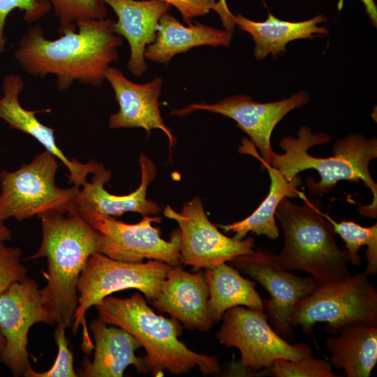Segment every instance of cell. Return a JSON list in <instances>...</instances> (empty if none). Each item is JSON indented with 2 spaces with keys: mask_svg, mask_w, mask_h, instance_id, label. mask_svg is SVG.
Masks as SVG:
<instances>
[{
  "mask_svg": "<svg viewBox=\"0 0 377 377\" xmlns=\"http://www.w3.org/2000/svg\"><path fill=\"white\" fill-rule=\"evenodd\" d=\"M232 262L239 271L266 289L269 297L263 300V306L274 329L284 339L292 338L290 319L296 303L320 285L311 276H299L282 268L268 252L253 251L239 256Z\"/></svg>",
  "mask_w": 377,
  "mask_h": 377,
  "instance_id": "obj_13",
  "label": "cell"
},
{
  "mask_svg": "<svg viewBox=\"0 0 377 377\" xmlns=\"http://www.w3.org/2000/svg\"><path fill=\"white\" fill-rule=\"evenodd\" d=\"M172 267L157 260L127 263L98 252L91 255L79 278L78 305L71 326L74 334L82 327V348L84 353L91 354L94 347L85 317L91 306L112 293L129 288L137 289L147 299L153 300L158 295Z\"/></svg>",
  "mask_w": 377,
  "mask_h": 377,
  "instance_id": "obj_6",
  "label": "cell"
},
{
  "mask_svg": "<svg viewBox=\"0 0 377 377\" xmlns=\"http://www.w3.org/2000/svg\"><path fill=\"white\" fill-rule=\"evenodd\" d=\"M205 276L209 293L208 309L214 322L220 321L227 310L237 306L265 310L256 283L243 277L237 269L224 263L207 269Z\"/></svg>",
  "mask_w": 377,
  "mask_h": 377,
  "instance_id": "obj_25",
  "label": "cell"
},
{
  "mask_svg": "<svg viewBox=\"0 0 377 377\" xmlns=\"http://www.w3.org/2000/svg\"><path fill=\"white\" fill-rule=\"evenodd\" d=\"M212 10L219 15L225 29L232 33L235 26L234 15L230 11L226 0H219L215 3Z\"/></svg>",
  "mask_w": 377,
  "mask_h": 377,
  "instance_id": "obj_33",
  "label": "cell"
},
{
  "mask_svg": "<svg viewBox=\"0 0 377 377\" xmlns=\"http://www.w3.org/2000/svg\"><path fill=\"white\" fill-rule=\"evenodd\" d=\"M24 88V80L18 74H9L3 78V95L0 98V119L10 128L35 138L67 168L68 182L81 186L87 180L88 175L93 174L101 163L94 161L81 163L67 158L56 143L54 130L42 124L36 116L37 112H49L50 110H29L22 106L20 95Z\"/></svg>",
  "mask_w": 377,
  "mask_h": 377,
  "instance_id": "obj_16",
  "label": "cell"
},
{
  "mask_svg": "<svg viewBox=\"0 0 377 377\" xmlns=\"http://www.w3.org/2000/svg\"><path fill=\"white\" fill-rule=\"evenodd\" d=\"M95 306L105 322L126 330L138 340L146 351L143 362L154 376H162L165 370L186 374L195 367L205 376L219 372L216 357L189 349L179 339V322L156 314L138 293L124 299L108 296Z\"/></svg>",
  "mask_w": 377,
  "mask_h": 377,
  "instance_id": "obj_4",
  "label": "cell"
},
{
  "mask_svg": "<svg viewBox=\"0 0 377 377\" xmlns=\"http://www.w3.org/2000/svg\"><path fill=\"white\" fill-rule=\"evenodd\" d=\"M309 99L305 91H300L281 101L263 103L254 102L247 95L237 94L213 104L193 103L185 108L175 110L172 113L183 116L193 111L204 110L233 119L258 149L262 162L270 164L274 153L270 142L274 128L289 112L305 105Z\"/></svg>",
  "mask_w": 377,
  "mask_h": 377,
  "instance_id": "obj_14",
  "label": "cell"
},
{
  "mask_svg": "<svg viewBox=\"0 0 377 377\" xmlns=\"http://www.w3.org/2000/svg\"><path fill=\"white\" fill-rule=\"evenodd\" d=\"M232 33L200 22L185 26L169 13L160 19L156 37L147 46L145 57L154 62L168 65L176 54L185 53L191 48L209 45L228 46Z\"/></svg>",
  "mask_w": 377,
  "mask_h": 377,
  "instance_id": "obj_21",
  "label": "cell"
},
{
  "mask_svg": "<svg viewBox=\"0 0 377 377\" xmlns=\"http://www.w3.org/2000/svg\"><path fill=\"white\" fill-rule=\"evenodd\" d=\"M113 24L108 18L78 21L77 30L66 31L55 40L46 38L42 27L34 25L22 36L15 59L30 75L55 76L60 91L74 82L101 87L123 45L122 37L113 31Z\"/></svg>",
  "mask_w": 377,
  "mask_h": 377,
  "instance_id": "obj_1",
  "label": "cell"
},
{
  "mask_svg": "<svg viewBox=\"0 0 377 377\" xmlns=\"http://www.w3.org/2000/svg\"><path fill=\"white\" fill-rule=\"evenodd\" d=\"M4 346H5V339L0 331V354L3 351Z\"/></svg>",
  "mask_w": 377,
  "mask_h": 377,
  "instance_id": "obj_36",
  "label": "cell"
},
{
  "mask_svg": "<svg viewBox=\"0 0 377 377\" xmlns=\"http://www.w3.org/2000/svg\"><path fill=\"white\" fill-rule=\"evenodd\" d=\"M59 20L58 32L76 29V22L106 17L108 9L101 0H46Z\"/></svg>",
  "mask_w": 377,
  "mask_h": 377,
  "instance_id": "obj_27",
  "label": "cell"
},
{
  "mask_svg": "<svg viewBox=\"0 0 377 377\" xmlns=\"http://www.w3.org/2000/svg\"><path fill=\"white\" fill-rule=\"evenodd\" d=\"M117 16L113 31L124 37L130 47L127 67L135 76L147 70L145 52L156 37L161 17L168 13L171 5L162 0H101Z\"/></svg>",
  "mask_w": 377,
  "mask_h": 377,
  "instance_id": "obj_19",
  "label": "cell"
},
{
  "mask_svg": "<svg viewBox=\"0 0 377 377\" xmlns=\"http://www.w3.org/2000/svg\"><path fill=\"white\" fill-rule=\"evenodd\" d=\"M22 250L0 243V295L13 283L27 276V269L21 263Z\"/></svg>",
  "mask_w": 377,
  "mask_h": 377,
  "instance_id": "obj_31",
  "label": "cell"
},
{
  "mask_svg": "<svg viewBox=\"0 0 377 377\" xmlns=\"http://www.w3.org/2000/svg\"><path fill=\"white\" fill-rule=\"evenodd\" d=\"M331 138L325 133H313L306 126H302L297 137L283 138L279 146L284 153H274L270 165L279 170L288 181L306 170L313 169L320 175V181L306 179V184L313 194L323 195L329 193L341 180L354 182L362 181L372 193V202L360 206V213L376 218L377 215V184L370 170V161L377 157V139H367L359 133L348 135L334 143L333 156L316 157L308 149L317 145L327 143Z\"/></svg>",
  "mask_w": 377,
  "mask_h": 377,
  "instance_id": "obj_3",
  "label": "cell"
},
{
  "mask_svg": "<svg viewBox=\"0 0 377 377\" xmlns=\"http://www.w3.org/2000/svg\"><path fill=\"white\" fill-rule=\"evenodd\" d=\"M42 239L27 259L46 258V285L40 293L55 323L72 326L78 305L77 284L89 258L98 252V233L78 212H51L38 216Z\"/></svg>",
  "mask_w": 377,
  "mask_h": 377,
  "instance_id": "obj_2",
  "label": "cell"
},
{
  "mask_svg": "<svg viewBox=\"0 0 377 377\" xmlns=\"http://www.w3.org/2000/svg\"><path fill=\"white\" fill-rule=\"evenodd\" d=\"M276 377H336L332 364L313 356L296 361L277 360L269 369Z\"/></svg>",
  "mask_w": 377,
  "mask_h": 377,
  "instance_id": "obj_28",
  "label": "cell"
},
{
  "mask_svg": "<svg viewBox=\"0 0 377 377\" xmlns=\"http://www.w3.org/2000/svg\"><path fill=\"white\" fill-rule=\"evenodd\" d=\"M12 235L11 230L0 220V243L10 239Z\"/></svg>",
  "mask_w": 377,
  "mask_h": 377,
  "instance_id": "obj_35",
  "label": "cell"
},
{
  "mask_svg": "<svg viewBox=\"0 0 377 377\" xmlns=\"http://www.w3.org/2000/svg\"><path fill=\"white\" fill-rule=\"evenodd\" d=\"M15 9H19L24 13L25 22L33 23L46 15L52 7L46 0H0V54L6 48L4 27L6 18Z\"/></svg>",
  "mask_w": 377,
  "mask_h": 377,
  "instance_id": "obj_29",
  "label": "cell"
},
{
  "mask_svg": "<svg viewBox=\"0 0 377 377\" xmlns=\"http://www.w3.org/2000/svg\"><path fill=\"white\" fill-rule=\"evenodd\" d=\"M301 205L283 198L275 218L283 232V247L274 260L286 270L307 272L320 286L343 280L351 275L346 250L339 247L332 224L321 212L322 203L302 193Z\"/></svg>",
  "mask_w": 377,
  "mask_h": 377,
  "instance_id": "obj_5",
  "label": "cell"
},
{
  "mask_svg": "<svg viewBox=\"0 0 377 377\" xmlns=\"http://www.w3.org/2000/svg\"><path fill=\"white\" fill-rule=\"evenodd\" d=\"M318 322H325L330 333L363 322L377 326V291L365 273L320 287L298 301L291 315L293 327L311 334Z\"/></svg>",
  "mask_w": 377,
  "mask_h": 377,
  "instance_id": "obj_8",
  "label": "cell"
},
{
  "mask_svg": "<svg viewBox=\"0 0 377 377\" xmlns=\"http://www.w3.org/2000/svg\"><path fill=\"white\" fill-rule=\"evenodd\" d=\"M209 296L205 274L172 266L158 295L151 302L158 310L168 313L187 329L207 332L214 323L208 309Z\"/></svg>",
  "mask_w": 377,
  "mask_h": 377,
  "instance_id": "obj_18",
  "label": "cell"
},
{
  "mask_svg": "<svg viewBox=\"0 0 377 377\" xmlns=\"http://www.w3.org/2000/svg\"><path fill=\"white\" fill-rule=\"evenodd\" d=\"M262 163L270 178L267 195L249 216L232 223L219 225L225 231L234 232L235 239H242L250 232L265 235L272 239H277L279 230L276 223L275 213L279 203L283 198L300 197L302 194L297 190L301 183L299 176L288 181L279 170L270 164Z\"/></svg>",
  "mask_w": 377,
  "mask_h": 377,
  "instance_id": "obj_24",
  "label": "cell"
},
{
  "mask_svg": "<svg viewBox=\"0 0 377 377\" xmlns=\"http://www.w3.org/2000/svg\"><path fill=\"white\" fill-rule=\"evenodd\" d=\"M37 323L55 324L38 285L27 277L0 295V331L5 339L0 360L15 376H24L31 367L27 337L31 327Z\"/></svg>",
  "mask_w": 377,
  "mask_h": 377,
  "instance_id": "obj_12",
  "label": "cell"
},
{
  "mask_svg": "<svg viewBox=\"0 0 377 377\" xmlns=\"http://www.w3.org/2000/svg\"><path fill=\"white\" fill-rule=\"evenodd\" d=\"M98 233V252L111 258L127 262L142 263L143 260H157L171 266H179L181 234L175 230L169 240L161 237L152 223H161L159 216H143L133 224L118 221L112 216L95 212H78Z\"/></svg>",
  "mask_w": 377,
  "mask_h": 377,
  "instance_id": "obj_10",
  "label": "cell"
},
{
  "mask_svg": "<svg viewBox=\"0 0 377 377\" xmlns=\"http://www.w3.org/2000/svg\"><path fill=\"white\" fill-rule=\"evenodd\" d=\"M324 217L332 224L334 234H338L346 244V252L348 263L353 265H361L358 251L367 246V266L365 274L374 276L377 273V224L364 227L351 221L337 222L327 214Z\"/></svg>",
  "mask_w": 377,
  "mask_h": 377,
  "instance_id": "obj_26",
  "label": "cell"
},
{
  "mask_svg": "<svg viewBox=\"0 0 377 377\" xmlns=\"http://www.w3.org/2000/svg\"><path fill=\"white\" fill-rule=\"evenodd\" d=\"M326 341L331 364L348 377H368L377 361V326L356 322L344 327Z\"/></svg>",
  "mask_w": 377,
  "mask_h": 377,
  "instance_id": "obj_23",
  "label": "cell"
},
{
  "mask_svg": "<svg viewBox=\"0 0 377 377\" xmlns=\"http://www.w3.org/2000/svg\"><path fill=\"white\" fill-rule=\"evenodd\" d=\"M64 327L57 324L54 331V340L57 345L58 352L53 365L46 371L38 372L31 367L26 371L23 376L26 377H76L73 367V356L68 347Z\"/></svg>",
  "mask_w": 377,
  "mask_h": 377,
  "instance_id": "obj_30",
  "label": "cell"
},
{
  "mask_svg": "<svg viewBox=\"0 0 377 377\" xmlns=\"http://www.w3.org/2000/svg\"><path fill=\"white\" fill-rule=\"evenodd\" d=\"M119 104L117 112L109 119L110 128H142L149 134L153 129L162 131L167 136L170 149L176 138L165 124L159 109L162 79L156 77L145 84L128 80L119 69L110 67L105 73Z\"/></svg>",
  "mask_w": 377,
  "mask_h": 377,
  "instance_id": "obj_15",
  "label": "cell"
},
{
  "mask_svg": "<svg viewBox=\"0 0 377 377\" xmlns=\"http://www.w3.org/2000/svg\"><path fill=\"white\" fill-rule=\"evenodd\" d=\"M364 6L365 10L374 25L377 24V7L374 0H360ZM343 0L339 1V8H341Z\"/></svg>",
  "mask_w": 377,
  "mask_h": 377,
  "instance_id": "obj_34",
  "label": "cell"
},
{
  "mask_svg": "<svg viewBox=\"0 0 377 377\" xmlns=\"http://www.w3.org/2000/svg\"><path fill=\"white\" fill-rule=\"evenodd\" d=\"M141 172L139 186L126 195H115L108 192L104 186L111 179V172L100 164L87 180L80 186L77 199V212L91 211L104 216H119L126 212H137L143 216L156 215L163 211L156 202L147 199V190L156 175L154 162L145 154L138 159Z\"/></svg>",
  "mask_w": 377,
  "mask_h": 377,
  "instance_id": "obj_17",
  "label": "cell"
},
{
  "mask_svg": "<svg viewBox=\"0 0 377 377\" xmlns=\"http://www.w3.org/2000/svg\"><path fill=\"white\" fill-rule=\"evenodd\" d=\"M323 14L302 22H288L268 15L263 22L249 20L240 14L234 15V22L249 34L256 44L254 55L262 59L268 54H282L289 42L297 39L313 38L328 34V29L318 24L325 20Z\"/></svg>",
  "mask_w": 377,
  "mask_h": 377,
  "instance_id": "obj_22",
  "label": "cell"
},
{
  "mask_svg": "<svg viewBox=\"0 0 377 377\" xmlns=\"http://www.w3.org/2000/svg\"><path fill=\"white\" fill-rule=\"evenodd\" d=\"M94 341V359L85 358L80 376L87 377H121L126 367L133 365L138 371H148L142 358L135 355L141 343L120 327L109 326L100 317L91 325Z\"/></svg>",
  "mask_w": 377,
  "mask_h": 377,
  "instance_id": "obj_20",
  "label": "cell"
},
{
  "mask_svg": "<svg viewBox=\"0 0 377 377\" xmlns=\"http://www.w3.org/2000/svg\"><path fill=\"white\" fill-rule=\"evenodd\" d=\"M267 318L263 310L232 307L223 313L216 337L226 346L237 348L240 365L254 371L269 369L277 360L296 361L313 356L309 346L288 343L270 326Z\"/></svg>",
  "mask_w": 377,
  "mask_h": 377,
  "instance_id": "obj_9",
  "label": "cell"
},
{
  "mask_svg": "<svg viewBox=\"0 0 377 377\" xmlns=\"http://www.w3.org/2000/svg\"><path fill=\"white\" fill-rule=\"evenodd\" d=\"M163 212L179 226L180 263L192 266L196 270L212 269L232 261L239 256L254 251L253 237L237 239L220 232L209 220L198 196L186 202L179 212L168 205L164 207Z\"/></svg>",
  "mask_w": 377,
  "mask_h": 377,
  "instance_id": "obj_11",
  "label": "cell"
},
{
  "mask_svg": "<svg viewBox=\"0 0 377 377\" xmlns=\"http://www.w3.org/2000/svg\"><path fill=\"white\" fill-rule=\"evenodd\" d=\"M174 6L181 14L184 22L191 24L196 17L207 14L212 10L215 0H162Z\"/></svg>",
  "mask_w": 377,
  "mask_h": 377,
  "instance_id": "obj_32",
  "label": "cell"
},
{
  "mask_svg": "<svg viewBox=\"0 0 377 377\" xmlns=\"http://www.w3.org/2000/svg\"><path fill=\"white\" fill-rule=\"evenodd\" d=\"M57 158L45 151L15 171L2 170L0 220L21 221L51 212H77L80 186H57Z\"/></svg>",
  "mask_w": 377,
  "mask_h": 377,
  "instance_id": "obj_7",
  "label": "cell"
}]
</instances>
